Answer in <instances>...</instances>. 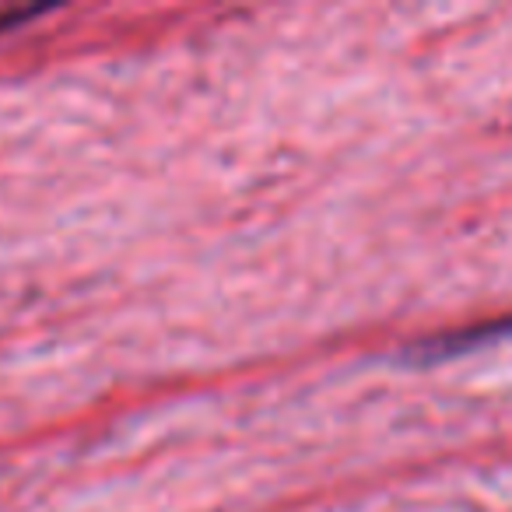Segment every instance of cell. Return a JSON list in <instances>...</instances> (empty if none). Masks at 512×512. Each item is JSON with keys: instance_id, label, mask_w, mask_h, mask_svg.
Returning a JSON list of instances; mask_svg holds the SVG:
<instances>
[{"instance_id": "1", "label": "cell", "mask_w": 512, "mask_h": 512, "mask_svg": "<svg viewBox=\"0 0 512 512\" xmlns=\"http://www.w3.org/2000/svg\"><path fill=\"white\" fill-rule=\"evenodd\" d=\"M498 337H512V316H502V320L474 323V327L446 330V334L425 337V341H418L411 351H407V358H414V362H421V365H432V362H442V358L460 355V351L477 348V344L498 341Z\"/></svg>"}]
</instances>
